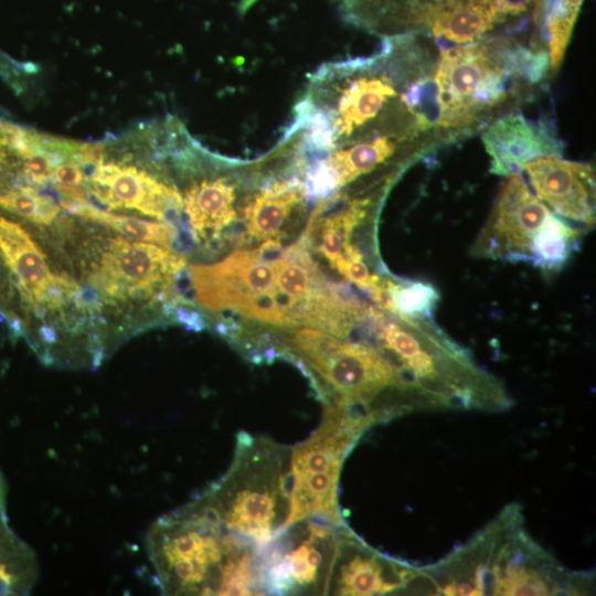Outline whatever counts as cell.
Wrapping results in <instances>:
<instances>
[{
	"mask_svg": "<svg viewBox=\"0 0 596 596\" xmlns=\"http://www.w3.org/2000/svg\"><path fill=\"white\" fill-rule=\"evenodd\" d=\"M287 455L269 440L243 435L231 469L195 504L222 532L265 555L285 532L290 490Z\"/></svg>",
	"mask_w": 596,
	"mask_h": 596,
	"instance_id": "3957f363",
	"label": "cell"
},
{
	"mask_svg": "<svg viewBox=\"0 0 596 596\" xmlns=\"http://www.w3.org/2000/svg\"><path fill=\"white\" fill-rule=\"evenodd\" d=\"M259 0H240L238 12L246 13Z\"/></svg>",
	"mask_w": 596,
	"mask_h": 596,
	"instance_id": "83f0119b",
	"label": "cell"
},
{
	"mask_svg": "<svg viewBox=\"0 0 596 596\" xmlns=\"http://www.w3.org/2000/svg\"><path fill=\"white\" fill-rule=\"evenodd\" d=\"M294 541L273 543L263 560V590L269 594L329 592L340 531L324 521L306 520Z\"/></svg>",
	"mask_w": 596,
	"mask_h": 596,
	"instance_id": "9c48e42d",
	"label": "cell"
},
{
	"mask_svg": "<svg viewBox=\"0 0 596 596\" xmlns=\"http://www.w3.org/2000/svg\"><path fill=\"white\" fill-rule=\"evenodd\" d=\"M528 0H428L413 13L437 40L459 45L473 42L507 15L522 12Z\"/></svg>",
	"mask_w": 596,
	"mask_h": 596,
	"instance_id": "9a60e30c",
	"label": "cell"
},
{
	"mask_svg": "<svg viewBox=\"0 0 596 596\" xmlns=\"http://www.w3.org/2000/svg\"><path fill=\"white\" fill-rule=\"evenodd\" d=\"M39 575L34 551L9 526L0 510V595H28Z\"/></svg>",
	"mask_w": 596,
	"mask_h": 596,
	"instance_id": "ffe728a7",
	"label": "cell"
},
{
	"mask_svg": "<svg viewBox=\"0 0 596 596\" xmlns=\"http://www.w3.org/2000/svg\"><path fill=\"white\" fill-rule=\"evenodd\" d=\"M421 579L444 595H558L586 584L531 539L517 504L439 564L421 568Z\"/></svg>",
	"mask_w": 596,
	"mask_h": 596,
	"instance_id": "6da1fadb",
	"label": "cell"
},
{
	"mask_svg": "<svg viewBox=\"0 0 596 596\" xmlns=\"http://www.w3.org/2000/svg\"><path fill=\"white\" fill-rule=\"evenodd\" d=\"M418 568L381 555L361 542L345 526L329 582V592L339 595H379L406 588Z\"/></svg>",
	"mask_w": 596,
	"mask_h": 596,
	"instance_id": "7c38bea8",
	"label": "cell"
},
{
	"mask_svg": "<svg viewBox=\"0 0 596 596\" xmlns=\"http://www.w3.org/2000/svg\"><path fill=\"white\" fill-rule=\"evenodd\" d=\"M547 54L503 40H482L441 51L435 72L437 125L449 132L477 126L513 95L519 78L536 83Z\"/></svg>",
	"mask_w": 596,
	"mask_h": 596,
	"instance_id": "277c9868",
	"label": "cell"
},
{
	"mask_svg": "<svg viewBox=\"0 0 596 596\" xmlns=\"http://www.w3.org/2000/svg\"><path fill=\"white\" fill-rule=\"evenodd\" d=\"M236 187L225 177L193 183L183 196V210L195 241L217 236L236 219Z\"/></svg>",
	"mask_w": 596,
	"mask_h": 596,
	"instance_id": "ac0fdd59",
	"label": "cell"
},
{
	"mask_svg": "<svg viewBox=\"0 0 596 596\" xmlns=\"http://www.w3.org/2000/svg\"><path fill=\"white\" fill-rule=\"evenodd\" d=\"M289 349L295 360L302 361L331 389V403L361 411L375 424L379 419L373 403L387 390H396L411 411L434 408L424 390L382 345L341 340L322 330L304 328L290 338Z\"/></svg>",
	"mask_w": 596,
	"mask_h": 596,
	"instance_id": "5b68a950",
	"label": "cell"
},
{
	"mask_svg": "<svg viewBox=\"0 0 596 596\" xmlns=\"http://www.w3.org/2000/svg\"><path fill=\"white\" fill-rule=\"evenodd\" d=\"M0 206L36 224H50L58 214L57 204L31 187L1 191Z\"/></svg>",
	"mask_w": 596,
	"mask_h": 596,
	"instance_id": "603a6c76",
	"label": "cell"
},
{
	"mask_svg": "<svg viewBox=\"0 0 596 596\" xmlns=\"http://www.w3.org/2000/svg\"><path fill=\"white\" fill-rule=\"evenodd\" d=\"M0 256L24 301L38 312L60 310L74 298L77 285L54 274L45 254L17 222L0 215Z\"/></svg>",
	"mask_w": 596,
	"mask_h": 596,
	"instance_id": "8fae6325",
	"label": "cell"
},
{
	"mask_svg": "<svg viewBox=\"0 0 596 596\" xmlns=\"http://www.w3.org/2000/svg\"><path fill=\"white\" fill-rule=\"evenodd\" d=\"M157 584L170 595L263 594V556L224 534L190 503L161 517L147 535Z\"/></svg>",
	"mask_w": 596,
	"mask_h": 596,
	"instance_id": "7a4b0ae2",
	"label": "cell"
},
{
	"mask_svg": "<svg viewBox=\"0 0 596 596\" xmlns=\"http://www.w3.org/2000/svg\"><path fill=\"white\" fill-rule=\"evenodd\" d=\"M387 310L405 320H423L430 316L439 292L429 283L419 280L393 283L384 280Z\"/></svg>",
	"mask_w": 596,
	"mask_h": 596,
	"instance_id": "7402d4cb",
	"label": "cell"
},
{
	"mask_svg": "<svg viewBox=\"0 0 596 596\" xmlns=\"http://www.w3.org/2000/svg\"><path fill=\"white\" fill-rule=\"evenodd\" d=\"M507 178L476 252L492 258L531 262L538 235L555 214L530 191L520 173Z\"/></svg>",
	"mask_w": 596,
	"mask_h": 596,
	"instance_id": "30bf717a",
	"label": "cell"
},
{
	"mask_svg": "<svg viewBox=\"0 0 596 596\" xmlns=\"http://www.w3.org/2000/svg\"><path fill=\"white\" fill-rule=\"evenodd\" d=\"M583 231L556 214L538 235L531 262L545 272H556L565 264L578 243Z\"/></svg>",
	"mask_w": 596,
	"mask_h": 596,
	"instance_id": "44dd1931",
	"label": "cell"
},
{
	"mask_svg": "<svg viewBox=\"0 0 596 596\" xmlns=\"http://www.w3.org/2000/svg\"><path fill=\"white\" fill-rule=\"evenodd\" d=\"M7 139L4 138L3 134L0 131V167L4 162V159L7 157V148H8Z\"/></svg>",
	"mask_w": 596,
	"mask_h": 596,
	"instance_id": "4316f807",
	"label": "cell"
},
{
	"mask_svg": "<svg viewBox=\"0 0 596 596\" xmlns=\"http://www.w3.org/2000/svg\"><path fill=\"white\" fill-rule=\"evenodd\" d=\"M374 422L355 409L327 404L323 422L290 455V490L285 531L305 520L345 526L337 502L344 458Z\"/></svg>",
	"mask_w": 596,
	"mask_h": 596,
	"instance_id": "8992f818",
	"label": "cell"
},
{
	"mask_svg": "<svg viewBox=\"0 0 596 596\" xmlns=\"http://www.w3.org/2000/svg\"><path fill=\"white\" fill-rule=\"evenodd\" d=\"M283 253L259 246L236 251L215 264L190 266L196 301L212 311H234L262 322L288 326L277 272Z\"/></svg>",
	"mask_w": 596,
	"mask_h": 596,
	"instance_id": "52a82bcc",
	"label": "cell"
},
{
	"mask_svg": "<svg viewBox=\"0 0 596 596\" xmlns=\"http://www.w3.org/2000/svg\"><path fill=\"white\" fill-rule=\"evenodd\" d=\"M306 200L299 175L266 182L245 206L247 234L255 240L273 238Z\"/></svg>",
	"mask_w": 596,
	"mask_h": 596,
	"instance_id": "e0dca14e",
	"label": "cell"
},
{
	"mask_svg": "<svg viewBox=\"0 0 596 596\" xmlns=\"http://www.w3.org/2000/svg\"><path fill=\"white\" fill-rule=\"evenodd\" d=\"M62 185L76 187L83 183L84 173L79 163L70 160L61 162L53 171L52 179Z\"/></svg>",
	"mask_w": 596,
	"mask_h": 596,
	"instance_id": "d4e9b609",
	"label": "cell"
},
{
	"mask_svg": "<svg viewBox=\"0 0 596 596\" xmlns=\"http://www.w3.org/2000/svg\"><path fill=\"white\" fill-rule=\"evenodd\" d=\"M91 193L110 209H130L166 220L183 207L180 192L132 166L100 163L89 179Z\"/></svg>",
	"mask_w": 596,
	"mask_h": 596,
	"instance_id": "5bb4252c",
	"label": "cell"
},
{
	"mask_svg": "<svg viewBox=\"0 0 596 596\" xmlns=\"http://www.w3.org/2000/svg\"><path fill=\"white\" fill-rule=\"evenodd\" d=\"M482 142L491 158L490 171L508 177L540 157L561 156L562 143L543 124L520 114H508L491 123L482 134Z\"/></svg>",
	"mask_w": 596,
	"mask_h": 596,
	"instance_id": "2e32d148",
	"label": "cell"
},
{
	"mask_svg": "<svg viewBox=\"0 0 596 596\" xmlns=\"http://www.w3.org/2000/svg\"><path fill=\"white\" fill-rule=\"evenodd\" d=\"M61 203L70 212L106 225L131 241L157 243L169 247L177 236V231L170 223L141 220L99 210L84 199L82 191L62 196Z\"/></svg>",
	"mask_w": 596,
	"mask_h": 596,
	"instance_id": "d6986e66",
	"label": "cell"
},
{
	"mask_svg": "<svg viewBox=\"0 0 596 596\" xmlns=\"http://www.w3.org/2000/svg\"><path fill=\"white\" fill-rule=\"evenodd\" d=\"M6 494H7V488L3 475L0 470V510H6Z\"/></svg>",
	"mask_w": 596,
	"mask_h": 596,
	"instance_id": "484cf974",
	"label": "cell"
},
{
	"mask_svg": "<svg viewBox=\"0 0 596 596\" xmlns=\"http://www.w3.org/2000/svg\"><path fill=\"white\" fill-rule=\"evenodd\" d=\"M583 0H556L547 17L549 65L555 73L563 61Z\"/></svg>",
	"mask_w": 596,
	"mask_h": 596,
	"instance_id": "cb8c5ba5",
	"label": "cell"
},
{
	"mask_svg": "<svg viewBox=\"0 0 596 596\" xmlns=\"http://www.w3.org/2000/svg\"><path fill=\"white\" fill-rule=\"evenodd\" d=\"M526 172L535 196L554 214L592 225L595 219V174L589 164L545 156L528 162Z\"/></svg>",
	"mask_w": 596,
	"mask_h": 596,
	"instance_id": "4fadbf2b",
	"label": "cell"
},
{
	"mask_svg": "<svg viewBox=\"0 0 596 596\" xmlns=\"http://www.w3.org/2000/svg\"><path fill=\"white\" fill-rule=\"evenodd\" d=\"M183 266V258L168 247L116 237L102 248L87 276L106 302L128 304L156 297Z\"/></svg>",
	"mask_w": 596,
	"mask_h": 596,
	"instance_id": "ba28073f",
	"label": "cell"
}]
</instances>
